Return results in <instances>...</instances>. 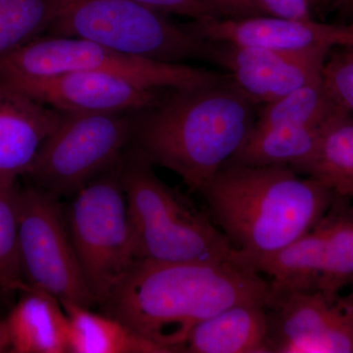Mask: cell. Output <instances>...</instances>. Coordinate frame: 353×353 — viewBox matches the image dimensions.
<instances>
[{
  "instance_id": "18",
  "label": "cell",
  "mask_w": 353,
  "mask_h": 353,
  "mask_svg": "<svg viewBox=\"0 0 353 353\" xmlns=\"http://www.w3.org/2000/svg\"><path fill=\"white\" fill-rule=\"evenodd\" d=\"M324 128H253L250 136L229 162L243 165H282L299 173L315 157Z\"/></svg>"
},
{
  "instance_id": "12",
  "label": "cell",
  "mask_w": 353,
  "mask_h": 353,
  "mask_svg": "<svg viewBox=\"0 0 353 353\" xmlns=\"http://www.w3.org/2000/svg\"><path fill=\"white\" fill-rule=\"evenodd\" d=\"M6 83L50 108L74 114L137 112L153 105L166 90H152L124 77L92 71Z\"/></svg>"
},
{
  "instance_id": "7",
  "label": "cell",
  "mask_w": 353,
  "mask_h": 353,
  "mask_svg": "<svg viewBox=\"0 0 353 353\" xmlns=\"http://www.w3.org/2000/svg\"><path fill=\"white\" fill-rule=\"evenodd\" d=\"M73 196L64 209L70 238L88 290L101 304L139 260L118 164Z\"/></svg>"
},
{
  "instance_id": "9",
  "label": "cell",
  "mask_w": 353,
  "mask_h": 353,
  "mask_svg": "<svg viewBox=\"0 0 353 353\" xmlns=\"http://www.w3.org/2000/svg\"><path fill=\"white\" fill-rule=\"evenodd\" d=\"M60 197L38 185L18 189V239L25 282L61 303L90 308L88 290L67 227Z\"/></svg>"
},
{
  "instance_id": "31",
  "label": "cell",
  "mask_w": 353,
  "mask_h": 353,
  "mask_svg": "<svg viewBox=\"0 0 353 353\" xmlns=\"http://www.w3.org/2000/svg\"><path fill=\"white\" fill-rule=\"evenodd\" d=\"M334 4L336 6L340 7H345V8H348V3H350V0H333Z\"/></svg>"
},
{
  "instance_id": "25",
  "label": "cell",
  "mask_w": 353,
  "mask_h": 353,
  "mask_svg": "<svg viewBox=\"0 0 353 353\" xmlns=\"http://www.w3.org/2000/svg\"><path fill=\"white\" fill-rule=\"evenodd\" d=\"M323 79L334 99L353 115V48H333L325 62Z\"/></svg>"
},
{
  "instance_id": "6",
  "label": "cell",
  "mask_w": 353,
  "mask_h": 353,
  "mask_svg": "<svg viewBox=\"0 0 353 353\" xmlns=\"http://www.w3.org/2000/svg\"><path fill=\"white\" fill-rule=\"evenodd\" d=\"M103 72L152 90L201 87L221 82V74L189 64L134 57L88 39L41 36L0 59V80H36L70 72Z\"/></svg>"
},
{
  "instance_id": "23",
  "label": "cell",
  "mask_w": 353,
  "mask_h": 353,
  "mask_svg": "<svg viewBox=\"0 0 353 353\" xmlns=\"http://www.w3.org/2000/svg\"><path fill=\"white\" fill-rule=\"evenodd\" d=\"M325 232L324 267L319 289L340 294L353 284V221L345 217L323 219Z\"/></svg>"
},
{
  "instance_id": "8",
  "label": "cell",
  "mask_w": 353,
  "mask_h": 353,
  "mask_svg": "<svg viewBox=\"0 0 353 353\" xmlns=\"http://www.w3.org/2000/svg\"><path fill=\"white\" fill-rule=\"evenodd\" d=\"M132 113H64L25 176L54 196H74L120 161L131 143Z\"/></svg>"
},
{
  "instance_id": "27",
  "label": "cell",
  "mask_w": 353,
  "mask_h": 353,
  "mask_svg": "<svg viewBox=\"0 0 353 353\" xmlns=\"http://www.w3.org/2000/svg\"><path fill=\"white\" fill-rule=\"evenodd\" d=\"M265 15L285 19H313L308 0H261Z\"/></svg>"
},
{
  "instance_id": "3",
  "label": "cell",
  "mask_w": 353,
  "mask_h": 353,
  "mask_svg": "<svg viewBox=\"0 0 353 353\" xmlns=\"http://www.w3.org/2000/svg\"><path fill=\"white\" fill-rule=\"evenodd\" d=\"M199 192L216 226L250 267L314 229L336 196L289 166L230 162Z\"/></svg>"
},
{
  "instance_id": "29",
  "label": "cell",
  "mask_w": 353,
  "mask_h": 353,
  "mask_svg": "<svg viewBox=\"0 0 353 353\" xmlns=\"http://www.w3.org/2000/svg\"><path fill=\"white\" fill-rule=\"evenodd\" d=\"M10 352V340L6 319H0V353Z\"/></svg>"
},
{
  "instance_id": "19",
  "label": "cell",
  "mask_w": 353,
  "mask_h": 353,
  "mask_svg": "<svg viewBox=\"0 0 353 353\" xmlns=\"http://www.w3.org/2000/svg\"><path fill=\"white\" fill-rule=\"evenodd\" d=\"M69 322V353H167L119 320L61 303Z\"/></svg>"
},
{
  "instance_id": "14",
  "label": "cell",
  "mask_w": 353,
  "mask_h": 353,
  "mask_svg": "<svg viewBox=\"0 0 353 353\" xmlns=\"http://www.w3.org/2000/svg\"><path fill=\"white\" fill-rule=\"evenodd\" d=\"M64 113L0 80V185H17Z\"/></svg>"
},
{
  "instance_id": "20",
  "label": "cell",
  "mask_w": 353,
  "mask_h": 353,
  "mask_svg": "<svg viewBox=\"0 0 353 353\" xmlns=\"http://www.w3.org/2000/svg\"><path fill=\"white\" fill-rule=\"evenodd\" d=\"M347 112L330 92L322 76L277 101L264 104L253 128L324 127Z\"/></svg>"
},
{
  "instance_id": "5",
  "label": "cell",
  "mask_w": 353,
  "mask_h": 353,
  "mask_svg": "<svg viewBox=\"0 0 353 353\" xmlns=\"http://www.w3.org/2000/svg\"><path fill=\"white\" fill-rule=\"evenodd\" d=\"M48 34L88 39L134 57L187 64L210 63L212 41L132 0H52Z\"/></svg>"
},
{
  "instance_id": "21",
  "label": "cell",
  "mask_w": 353,
  "mask_h": 353,
  "mask_svg": "<svg viewBox=\"0 0 353 353\" xmlns=\"http://www.w3.org/2000/svg\"><path fill=\"white\" fill-rule=\"evenodd\" d=\"M299 173L319 181L336 196L353 201L352 114H341L325 126L319 150Z\"/></svg>"
},
{
  "instance_id": "24",
  "label": "cell",
  "mask_w": 353,
  "mask_h": 353,
  "mask_svg": "<svg viewBox=\"0 0 353 353\" xmlns=\"http://www.w3.org/2000/svg\"><path fill=\"white\" fill-rule=\"evenodd\" d=\"M18 189L17 185H0V294L4 297L28 287L20 264Z\"/></svg>"
},
{
  "instance_id": "30",
  "label": "cell",
  "mask_w": 353,
  "mask_h": 353,
  "mask_svg": "<svg viewBox=\"0 0 353 353\" xmlns=\"http://www.w3.org/2000/svg\"><path fill=\"white\" fill-rule=\"evenodd\" d=\"M331 1H333V0H308L312 13L321 12L323 9L328 6L329 2Z\"/></svg>"
},
{
  "instance_id": "16",
  "label": "cell",
  "mask_w": 353,
  "mask_h": 353,
  "mask_svg": "<svg viewBox=\"0 0 353 353\" xmlns=\"http://www.w3.org/2000/svg\"><path fill=\"white\" fill-rule=\"evenodd\" d=\"M181 352L271 353L267 306L241 303L224 309L197 325Z\"/></svg>"
},
{
  "instance_id": "10",
  "label": "cell",
  "mask_w": 353,
  "mask_h": 353,
  "mask_svg": "<svg viewBox=\"0 0 353 353\" xmlns=\"http://www.w3.org/2000/svg\"><path fill=\"white\" fill-rule=\"evenodd\" d=\"M267 314L271 353H353V292L278 294Z\"/></svg>"
},
{
  "instance_id": "17",
  "label": "cell",
  "mask_w": 353,
  "mask_h": 353,
  "mask_svg": "<svg viewBox=\"0 0 353 353\" xmlns=\"http://www.w3.org/2000/svg\"><path fill=\"white\" fill-rule=\"evenodd\" d=\"M324 255L325 232L321 221L314 229L277 252L254 260L250 267L267 279L272 296L315 290L319 289Z\"/></svg>"
},
{
  "instance_id": "15",
  "label": "cell",
  "mask_w": 353,
  "mask_h": 353,
  "mask_svg": "<svg viewBox=\"0 0 353 353\" xmlns=\"http://www.w3.org/2000/svg\"><path fill=\"white\" fill-rule=\"evenodd\" d=\"M6 318L10 352L69 353V322L57 296L28 285Z\"/></svg>"
},
{
  "instance_id": "11",
  "label": "cell",
  "mask_w": 353,
  "mask_h": 353,
  "mask_svg": "<svg viewBox=\"0 0 353 353\" xmlns=\"http://www.w3.org/2000/svg\"><path fill=\"white\" fill-rule=\"evenodd\" d=\"M331 51H285L212 41L210 63L224 69L253 101L267 104L321 78Z\"/></svg>"
},
{
  "instance_id": "22",
  "label": "cell",
  "mask_w": 353,
  "mask_h": 353,
  "mask_svg": "<svg viewBox=\"0 0 353 353\" xmlns=\"http://www.w3.org/2000/svg\"><path fill=\"white\" fill-rule=\"evenodd\" d=\"M54 16L52 0H0V59L44 36Z\"/></svg>"
},
{
  "instance_id": "4",
  "label": "cell",
  "mask_w": 353,
  "mask_h": 353,
  "mask_svg": "<svg viewBox=\"0 0 353 353\" xmlns=\"http://www.w3.org/2000/svg\"><path fill=\"white\" fill-rule=\"evenodd\" d=\"M118 172L139 260L245 264L210 218L158 178L138 150H126Z\"/></svg>"
},
{
  "instance_id": "2",
  "label": "cell",
  "mask_w": 353,
  "mask_h": 353,
  "mask_svg": "<svg viewBox=\"0 0 353 353\" xmlns=\"http://www.w3.org/2000/svg\"><path fill=\"white\" fill-rule=\"evenodd\" d=\"M256 105L230 75L164 90L153 105L132 113V148L199 192L250 136Z\"/></svg>"
},
{
  "instance_id": "26",
  "label": "cell",
  "mask_w": 353,
  "mask_h": 353,
  "mask_svg": "<svg viewBox=\"0 0 353 353\" xmlns=\"http://www.w3.org/2000/svg\"><path fill=\"white\" fill-rule=\"evenodd\" d=\"M165 15L185 16L192 21L218 19L219 10L213 0H132Z\"/></svg>"
},
{
  "instance_id": "28",
  "label": "cell",
  "mask_w": 353,
  "mask_h": 353,
  "mask_svg": "<svg viewBox=\"0 0 353 353\" xmlns=\"http://www.w3.org/2000/svg\"><path fill=\"white\" fill-rule=\"evenodd\" d=\"M221 14L227 19H245L265 15L261 0H213Z\"/></svg>"
},
{
  "instance_id": "32",
  "label": "cell",
  "mask_w": 353,
  "mask_h": 353,
  "mask_svg": "<svg viewBox=\"0 0 353 353\" xmlns=\"http://www.w3.org/2000/svg\"><path fill=\"white\" fill-rule=\"evenodd\" d=\"M348 9H350V12H352V22H350V27L353 28V0H350V3H348Z\"/></svg>"
},
{
  "instance_id": "1",
  "label": "cell",
  "mask_w": 353,
  "mask_h": 353,
  "mask_svg": "<svg viewBox=\"0 0 353 353\" xmlns=\"http://www.w3.org/2000/svg\"><path fill=\"white\" fill-rule=\"evenodd\" d=\"M271 297L267 279L239 262L138 260L99 305L172 353L204 320L236 304L268 306Z\"/></svg>"
},
{
  "instance_id": "13",
  "label": "cell",
  "mask_w": 353,
  "mask_h": 353,
  "mask_svg": "<svg viewBox=\"0 0 353 353\" xmlns=\"http://www.w3.org/2000/svg\"><path fill=\"white\" fill-rule=\"evenodd\" d=\"M192 28L208 41L257 46L285 51L316 48H353V28L308 20L285 19L272 16L245 19L192 21Z\"/></svg>"
}]
</instances>
